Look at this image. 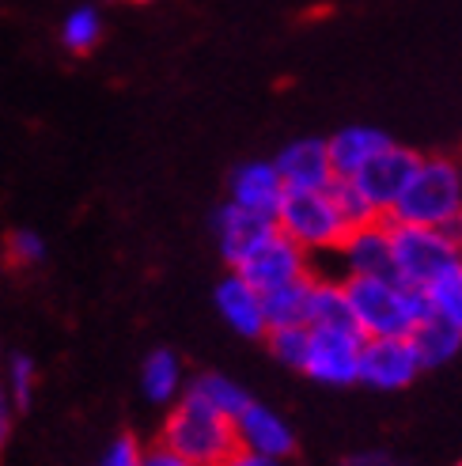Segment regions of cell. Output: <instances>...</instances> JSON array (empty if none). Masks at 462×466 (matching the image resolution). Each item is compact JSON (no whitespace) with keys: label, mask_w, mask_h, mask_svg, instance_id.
I'll return each instance as SVG.
<instances>
[{"label":"cell","mask_w":462,"mask_h":466,"mask_svg":"<svg viewBox=\"0 0 462 466\" xmlns=\"http://www.w3.org/2000/svg\"><path fill=\"white\" fill-rule=\"evenodd\" d=\"M417 159H421V152L387 141V145L353 175V182L364 190V198L387 217V208L395 205V198L402 194V186H406V178L413 175V167H417Z\"/></svg>","instance_id":"obj_10"},{"label":"cell","mask_w":462,"mask_h":466,"mask_svg":"<svg viewBox=\"0 0 462 466\" xmlns=\"http://www.w3.org/2000/svg\"><path fill=\"white\" fill-rule=\"evenodd\" d=\"M0 387H5L12 406L27 410L31 406V394H35V360L23 357V353H12L8 364H5V383H0Z\"/></svg>","instance_id":"obj_26"},{"label":"cell","mask_w":462,"mask_h":466,"mask_svg":"<svg viewBox=\"0 0 462 466\" xmlns=\"http://www.w3.org/2000/svg\"><path fill=\"white\" fill-rule=\"evenodd\" d=\"M273 167L281 175L285 190H326L334 182L326 141H318V137H299V141L285 145L276 152Z\"/></svg>","instance_id":"obj_13"},{"label":"cell","mask_w":462,"mask_h":466,"mask_svg":"<svg viewBox=\"0 0 462 466\" xmlns=\"http://www.w3.org/2000/svg\"><path fill=\"white\" fill-rule=\"evenodd\" d=\"M285 198V182L276 175L273 159H250L243 167L231 171V182H227V201L239 205V208H250V213H262V217H273L276 205Z\"/></svg>","instance_id":"obj_15"},{"label":"cell","mask_w":462,"mask_h":466,"mask_svg":"<svg viewBox=\"0 0 462 466\" xmlns=\"http://www.w3.org/2000/svg\"><path fill=\"white\" fill-rule=\"evenodd\" d=\"M330 258H337V273L334 277H395V262H390V224L372 220L349 228L345 239L330 250Z\"/></svg>","instance_id":"obj_7"},{"label":"cell","mask_w":462,"mask_h":466,"mask_svg":"<svg viewBox=\"0 0 462 466\" xmlns=\"http://www.w3.org/2000/svg\"><path fill=\"white\" fill-rule=\"evenodd\" d=\"M345 296L360 338H409L428 311L421 289L402 285L398 277H345Z\"/></svg>","instance_id":"obj_1"},{"label":"cell","mask_w":462,"mask_h":466,"mask_svg":"<svg viewBox=\"0 0 462 466\" xmlns=\"http://www.w3.org/2000/svg\"><path fill=\"white\" fill-rule=\"evenodd\" d=\"M216 311L224 315V322L231 326V330L250 338V341H262L266 330H269L266 326V308H262V292L236 269H231L216 285Z\"/></svg>","instance_id":"obj_14"},{"label":"cell","mask_w":462,"mask_h":466,"mask_svg":"<svg viewBox=\"0 0 462 466\" xmlns=\"http://www.w3.org/2000/svg\"><path fill=\"white\" fill-rule=\"evenodd\" d=\"M311 330V326H307ZM357 360H360V334L345 330H311L307 353L299 371L311 376L315 383L326 387H349L357 383Z\"/></svg>","instance_id":"obj_8"},{"label":"cell","mask_w":462,"mask_h":466,"mask_svg":"<svg viewBox=\"0 0 462 466\" xmlns=\"http://www.w3.org/2000/svg\"><path fill=\"white\" fill-rule=\"evenodd\" d=\"M141 390L145 399L156 406H171L182 390H186V368L171 353V349H156V353L145 357L141 368Z\"/></svg>","instance_id":"obj_19"},{"label":"cell","mask_w":462,"mask_h":466,"mask_svg":"<svg viewBox=\"0 0 462 466\" xmlns=\"http://www.w3.org/2000/svg\"><path fill=\"white\" fill-rule=\"evenodd\" d=\"M103 38V19L95 8H76L61 23V42L68 54H91Z\"/></svg>","instance_id":"obj_24"},{"label":"cell","mask_w":462,"mask_h":466,"mask_svg":"<svg viewBox=\"0 0 462 466\" xmlns=\"http://www.w3.org/2000/svg\"><path fill=\"white\" fill-rule=\"evenodd\" d=\"M8 421H12V402H8L5 387H0V448H5V440H8Z\"/></svg>","instance_id":"obj_33"},{"label":"cell","mask_w":462,"mask_h":466,"mask_svg":"<svg viewBox=\"0 0 462 466\" xmlns=\"http://www.w3.org/2000/svg\"><path fill=\"white\" fill-rule=\"evenodd\" d=\"M213 231H216V243H220L224 262L236 269L254 247H262L273 236L276 224H273V217L250 213V208H239V205L224 201L216 213H213Z\"/></svg>","instance_id":"obj_12"},{"label":"cell","mask_w":462,"mask_h":466,"mask_svg":"<svg viewBox=\"0 0 462 466\" xmlns=\"http://www.w3.org/2000/svg\"><path fill=\"white\" fill-rule=\"evenodd\" d=\"M220 466H285V459H269V455H258V451H243V448H236Z\"/></svg>","instance_id":"obj_30"},{"label":"cell","mask_w":462,"mask_h":466,"mask_svg":"<svg viewBox=\"0 0 462 466\" xmlns=\"http://www.w3.org/2000/svg\"><path fill=\"white\" fill-rule=\"evenodd\" d=\"M231 425H236V444L243 451H258L269 459H288L296 451V432L288 429V421L254 399L231 417Z\"/></svg>","instance_id":"obj_11"},{"label":"cell","mask_w":462,"mask_h":466,"mask_svg":"<svg viewBox=\"0 0 462 466\" xmlns=\"http://www.w3.org/2000/svg\"><path fill=\"white\" fill-rule=\"evenodd\" d=\"M462 208V175L451 156H421L413 175L406 178L402 194L387 208L395 224H428L440 228L447 217Z\"/></svg>","instance_id":"obj_3"},{"label":"cell","mask_w":462,"mask_h":466,"mask_svg":"<svg viewBox=\"0 0 462 466\" xmlns=\"http://www.w3.org/2000/svg\"><path fill=\"white\" fill-rule=\"evenodd\" d=\"M409 341H413V349H417V357H421L425 368H440V364H447L462 349V330L455 322L425 311L417 319V326L409 330Z\"/></svg>","instance_id":"obj_18"},{"label":"cell","mask_w":462,"mask_h":466,"mask_svg":"<svg viewBox=\"0 0 462 466\" xmlns=\"http://www.w3.org/2000/svg\"><path fill=\"white\" fill-rule=\"evenodd\" d=\"M136 5H148V0H136Z\"/></svg>","instance_id":"obj_34"},{"label":"cell","mask_w":462,"mask_h":466,"mask_svg":"<svg viewBox=\"0 0 462 466\" xmlns=\"http://www.w3.org/2000/svg\"><path fill=\"white\" fill-rule=\"evenodd\" d=\"M458 175H462V163H458Z\"/></svg>","instance_id":"obj_35"},{"label":"cell","mask_w":462,"mask_h":466,"mask_svg":"<svg viewBox=\"0 0 462 466\" xmlns=\"http://www.w3.org/2000/svg\"><path fill=\"white\" fill-rule=\"evenodd\" d=\"M273 224L281 236H288L299 250H307V258H322L345 239V220L330 190H285L281 205L273 213Z\"/></svg>","instance_id":"obj_4"},{"label":"cell","mask_w":462,"mask_h":466,"mask_svg":"<svg viewBox=\"0 0 462 466\" xmlns=\"http://www.w3.org/2000/svg\"><path fill=\"white\" fill-rule=\"evenodd\" d=\"M326 190H330V198H334V205H337V213H341L345 228H360V224L383 220V213L364 198V190H360L353 178H334Z\"/></svg>","instance_id":"obj_23"},{"label":"cell","mask_w":462,"mask_h":466,"mask_svg":"<svg viewBox=\"0 0 462 466\" xmlns=\"http://www.w3.org/2000/svg\"><path fill=\"white\" fill-rule=\"evenodd\" d=\"M5 250H8V262H12V266H19V269L38 266V262L45 258V243H42V236H38V231H27V228L12 231Z\"/></svg>","instance_id":"obj_27"},{"label":"cell","mask_w":462,"mask_h":466,"mask_svg":"<svg viewBox=\"0 0 462 466\" xmlns=\"http://www.w3.org/2000/svg\"><path fill=\"white\" fill-rule=\"evenodd\" d=\"M141 444H136L133 436H118L114 444L106 448V455H103V462L99 466H141Z\"/></svg>","instance_id":"obj_28"},{"label":"cell","mask_w":462,"mask_h":466,"mask_svg":"<svg viewBox=\"0 0 462 466\" xmlns=\"http://www.w3.org/2000/svg\"><path fill=\"white\" fill-rule=\"evenodd\" d=\"M425 308L432 315H440L447 322H455L462 330V258H455L447 269H440L432 281L421 289Z\"/></svg>","instance_id":"obj_21"},{"label":"cell","mask_w":462,"mask_h":466,"mask_svg":"<svg viewBox=\"0 0 462 466\" xmlns=\"http://www.w3.org/2000/svg\"><path fill=\"white\" fill-rule=\"evenodd\" d=\"M159 444L171 448L190 466H220L231 451L239 448L231 417L190 399V394H178V402H171L164 432H159Z\"/></svg>","instance_id":"obj_2"},{"label":"cell","mask_w":462,"mask_h":466,"mask_svg":"<svg viewBox=\"0 0 462 466\" xmlns=\"http://www.w3.org/2000/svg\"><path fill=\"white\" fill-rule=\"evenodd\" d=\"M236 273H243L254 289L266 292V289H276V285L296 281V277L315 273V266H311V258H307V250H299L288 236L273 231V236H269L262 247H254L246 258L236 266Z\"/></svg>","instance_id":"obj_9"},{"label":"cell","mask_w":462,"mask_h":466,"mask_svg":"<svg viewBox=\"0 0 462 466\" xmlns=\"http://www.w3.org/2000/svg\"><path fill=\"white\" fill-rule=\"evenodd\" d=\"M307 338H311L307 326H269L262 341L269 345V353L281 360L285 368L299 371V364H304V353H307Z\"/></svg>","instance_id":"obj_25"},{"label":"cell","mask_w":462,"mask_h":466,"mask_svg":"<svg viewBox=\"0 0 462 466\" xmlns=\"http://www.w3.org/2000/svg\"><path fill=\"white\" fill-rule=\"evenodd\" d=\"M455 466H462V459H458V462H455Z\"/></svg>","instance_id":"obj_36"},{"label":"cell","mask_w":462,"mask_h":466,"mask_svg":"<svg viewBox=\"0 0 462 466\" xmlns=\"http://www.w3.org/2000/svg\"><path fill=\"white\" fill-rule=\"evenodd\" d=\"M425 371L409 338H360L357 383L376 390H406Z\"/></svg>","instance_id":"obj_6"},{"label":"cell","mask_w":462,"mask_h":466,"mask_svg":"<svg viewBox=\"0 0 462 466\" xmlns=\"http://www.w3.org/2000/svg\"><path fill=\"white\" fill-rule=\"evenodd\" d=\"M182 394H190V399L213 406V410L224 413V417H236V413L250 402V394H246L236 380L220 376V371H201L194 383H186V390H182Z\"/></svg>","instance_id":"obj_22"},{"label":"cell","mask_w":462,"mask_h":466,"mask_svg":"<svg viewBox=\"0 0 462 466\" xmlns=\"http://www.w3.org/2000/svg\"><path fill=\"white\" fill-rule=\"evenodd\" d=\"M311 277H296L288 285H276L262 292L266 326H307V299H311Z\"/></svg>","instance_id":"obj_20"},{"label":"cell","mask_w":462,"mask_h":466,"mask_svg":"<svg viewBox=\"0 0 462 466\" xmlns=\"http://www.w3.org/2000/svg\"><path fill=\"white\" fill-rule=\"evenodd\" d=\"M141 466H190L186 459H178L171 448H164V444H152V448H145L141 451Z\"/></svg>","instance_id":"obj_29"},{"label":"cell","mask_w":462,"mask_h":466,"mask_svg":"<svg viewBox=\"0 0 462 466\" xmlns=\"http://www.w3.org/2000/svg\"><path fill=\"white\" fill-rule=\"evenodd\" d=\"M390 137L376 126H349V129H337L330 141H326V152H330V167H334V178H353L367 159H372Z\"/></svg>","instance_id":"obj_17"},{"label":"cell","mask_w":462,"mask_h":466,"mask_svg":"<svg viewBox=\"0 0 462 466\" xmlns=\"http://www.w3.org/2000/svg\"><path fill=\"white\" fill-rule=\"evenodd\" d=\"M307 326L311 330H345L360 334L353 322L349 296H345L341 277H311V299H307Z\"/></svg>","instance_id":"obj_16"},{"label":"cell","mask_w":462,"mask_h":466,"mask_svg":"<svg viewBox=\"0 0 462 466\" xmlns=\"http://www.w3.org/2000/svg\"><path fill=\"white\" fill-rule=\"evenodd\" d=\"M390 224V262H395V277L409 289H425L440 269H447L462 250L451 247V239L440 228L428 224Z\"/></svg>","instance_id":"obj_5"},{"label":"cell","mask_w":462,"mask_h":466,"mask_svg":"<svg viewBox=\"0 0 462 466\" xmlns=\"http://www.w3.org/2000/svg\"><path fill=\"white\" fill-rule=\"evenodd\" d=\"M341 466H395L387 451H357V455H345Z\"/></svg>","instance_id":"obj_31"},{"label":"cell","mask_w":462,"mask_h":466,"mask_svg":"<svg viewBox=\"0 0 462 466\" xmlns=\"http://www.w3.org/2000/svg\"><path fill=\"white\" fill-rule=\"evenodd\" d=\"M440 231L451 239V247H455V250H462V208H458L455 217H447V220L440 224Z\"/></svg>","instance_id":"obj_32"}]
</instances>
